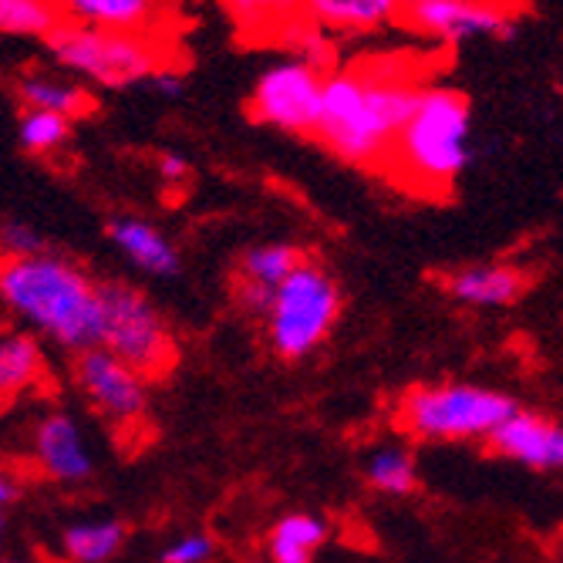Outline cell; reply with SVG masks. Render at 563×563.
Wrapping results in <instances>:
<instances>
[{
    "instance_id": "cell-1",
    "label": "cell",
    "mask_w": 563,
    "mask_h": 563,
    "mask_svg": "<svg viewBox=\"0 0 563 563\" xmlns=\"http://www.w3.org/2000/svg\"><path fill=\"white\" fill-rule=\"evenodd\" d=\"M419 91L422 85H412L398 71H331L324 75L314 139L351 166L382 169Z\"/></svg>"
},
{
    "instance_id": "cell-2",
    "label": "cell",
    "mask_w": 563,
    "mask_h": 563,
    "mask_svg": "<svg viewBox=\"0 0 563 563\" xmlns=\"http://www.w3.org/2000/svg\"><path fill=\"white\" fill-rule=\"evenodd\" d=\"M0 300L37 334L68 354L101 347V297L98 280L62 253L0 264Z\"/></svg>"
},
{
    "instance_id": "cell-3",
    "label": "cell",
    "mask_w": 563,
    "mask_h": 563,
    "mask_svg": "<svg viewBox=\"0 0 563 563\" xmlns=\"http://www.w3.org/2000/svg\"><path fill=\"white\" fill-rule=\"evenodd\" d=\"M473 163V106L463 91L422 85L416 109L401 125L385 169L405 186L445 192Z\"/></svg>"
},
{
    "instance_id": "cell-4",
    "label": "cell",
    "mask_w": 563,
    "mask_h": 563,
    "mask_svg": "<svg viewBox=\"0 0 563 563\" xmlns=\"http://www.w3.org/2000/svg\"><path fill=\"white\" fill-rule=\"evenodd\" d=\"M520 412V401L489 385L435 382L398 398V429L419 442H489L493 432Z\"/></svg>"
},
{
    "instance_id": "cell-5",
    "label": "cell",
    "mask_w": 563,
    "mask_h": 563,
    "mask_svg": "<svg viewBox=\"0 0 563 563\" xmlns=\"http://www.w3.org/2000/svg\"><path fill=\"white\" fill-rule=\"evenodd\" d=\"M341 307L344 297L334 274L318 261H303L274 290L271 311L264 318V338L271 351L284 362H303L331 338Z\"/></svg>"
},
{
    "instance_id": "cell-6",
    "label": "cell",
    "mask_w": 563,
    "mask_h": 563,
    "mask_svg": "<svg viewBox=\"0 0 563 563\" xmlns=\"http://www.w3.org/2000/svg\"><path fill=\"white\" fill-rule=\"evenodd\" d=\"M98 297H101V347L145 382L169 375L179 357V347L169 321L152 303V297L122 280L98 284Z\"/></svg>"
},
{
    "instance_id": "cell-7",
    "label": "cell",
    "mask_w": 563,
    "mask_h": 563,
    "mask_svg": "<svg viewBox=\"0 0 563 563\" xmlns=\"http://www.w3.org/2000/svg\"><path fill=\"white\" fill-rule=\"evenodd\" d=\"M51 58L62 68L81 75L101 88H129L148 81L163 68L159 44L148 34H119V31H98L65 21L55 34L47 37Z\"/></svg>"
},
{
    "instance_id": "cell-8",
    "label": "cell",
    "mask_w": 563,
    "mask_h": 563,
    "mask_svg": "<svg viewBox=\"0 0 563 563\" xmlns=\"http://www.w3.org/2000/svg\"><path fill=\"white\" fill-rule=\"evenodd\" d=\"M324 71L297 58L267 68L250 95V115L290 135H314L321 115Z\"/></svg>"
},
{
    "instance_id": "cell-9",
    "label": "cell",
    "mask_w": 563,
    "mask_h": 563,
    "mask_svg": "<svg viewBox=\"0 0 563 563\" xmlns=\"http://www.w3.org/2000/svg\"><path fill=\"white\" fill-rule=\"evenodd\" d=\"M520 8L514 4H479V0H412L401 4V24L422 37L459 44L479 37H509L520 27Z\"/></svg>"
},
{
    "instance_id": "cell-10",
    "label": "cell",
    "mask_w": 563,
    "mask_h": 563,
    "mask_svg": "<svg viewBox=\"0 0 563 563\" xmlns=\"http://www.w3.org/2000/svg\"><path fill=\"white\" fill-rule=\"evenodd\" d=\"M75 385L95 412L115 429H135L148 412V382L125 368L106 347H91L75 357Z\"/></svg>"
},
{
    "instance_id": "cell-11",
    "label": "cell",
    "mask_w": 563,
    "mask_h": 563,
    "mask_svg": "<svg viewBox=\"0 0 563 563\" xmlns=\"http://www.w3.org/2000/svg\"><path fill=\"white\" fill-rule=\"evenodd\" d=\"M493 455L533 473H563V422L520 408L486 442Z\"/></svg>"
},
{
    "instance_id": "cell-12",
    "label": "cell",
    "mask_w": 563,
    "mask_h": 563,
    "mask_svg": "<svg viewBox=\"0 0 563 563\" xmlns=\"http://www.w3.org/2000/svg\"><path fill=\"white\" fill-rule=\"evenodd\" d=\"M34 466L51 483L78 486L95 473V455L81 435V426L68 412H47L34 426Z\"/></svg>"
},
{
    "instance_id": "cell-13",
    "label": "cell",
    "mask_w": 563,
    "mask_h": 563,
    "mask_svg": "<svg viewBox=\"0 0 563 563\" xmlns=\"http://www.w3.org/2000/svg\"><path fill=\"white\" fill-rule=\"evenodd\" d=\"M106 233L119 246L122 257L148 277L169 280L183 271V257L176 243L156 223L132 217V213H119L106 223Z\"/></svg>"
},
{
    "instance_id": "cell-14",
    "label": "cell",
    "mask_w": 563,
    "mask_h": 563,
    "mask_svg": "<svg viewBox=\"0 0 563 563\" xmlns=\"http://www.w3.org/2000/svg\"><path fill=\"white\" fill-rule=\"evenodd\" d=\"M442 290L466 307L493 311V307H509L527 294V274L509 264H470L445 274Z\"/></svg>"
},
{
    "instance_id": "cell-15",
    "label": "cell",
    "mask_w": 563,
    "mask_h": 563,
    "mask_svg": "<svg viewBox=\"0 0 563 563\" xmlns=\"http://www.w3.org/2000/svg\"><path fill=\"white\" fill-rule=\"evenodd\" d=\"M300 11L318 31L368 34L401 18V0H311Z\"/></svg>"
},
{
    "instance_id": "cell-16",
    "label": "cell",
    "mask_w": 563,
    "mask_h": 563,
    "mask_svg": "<svg viewBox=\"0 0 563 563\" xmlns=\"http://www.w3.org/2000/svg\"><path fill=\"white\" fill-rule=\"evenodd\" d=\"M18 98L24 112H47L58 119H85L98 109L95 95L85 85H75L68 78H51V75H21L18 78Z\"/></svg>"
},
{
    "instance_id": "cell-17",
    "label": "cell",
    "mask_w": 563,
    "mask_h": 563,
    "mask_svg": "<svg viewBox=\"0 0 563 563\" xmlns=\"http://www.w3.org/2000/svg\"><path fill=\"white\" fill-rule=\"evenodd\" d=\"M163 8L152 0H68L62 4L65 21L98 31H119V34H145Z\"/></svg>"
},
{
    "instance_id": "cell-18",
    "label": "cell",
    "mask_w": 563,
    "mask_h": 563,
    "mask_svg": "<svg viewBox=\"0 0 563 563\" xmlns=\"http://www.w3.org/2000/svg\"><path fill=\"white\" fill-rule=\"evenodd\" d=\"M331 540V527L318 514H287L267 537L271 563H314L318 550Z\"/></svg>"
},
{
    "instance_id": "cell-19",
    "label": "cell",
    "mask_w": 563,
    "mask_h": 563,
    "mask_svg": "<svg viewBox=\"0 0 563 563\" xmlns=\"http://www.w3.org/2000/svg\"><path fill=\"white\" fill-rule=\"evenodd\" d=\"M129 527L115 517L78 520L62 530V553L71 563H109L122 553Z\"/></svg>"
},
{
    "instance_id": "cell-20",
    "label": "cell",
    "mask_w": 563,
    "mask_h": 563,
    "mask_svg": "<svg viewBox=\"0 0 563 563\" xmlns=\"http://www.w3.org/2000/svg\"><path fill=\"white\" fill-rule=\"evenodd\" d=\"M44 375V351L34 334L0 331V401L34 388Z\"/></svg>"
},
{
    "instance_id": "cell-21",
    "label": "cell",
    "mask_w": 563,
    "mask_h": 563,
    "mask_svg": "<svg viewBox=\"0 0 563 563\" xmlns=\"http://www.w3.org/2000/svg\"><path fill=\"white\" fill-rule=\"evenodd\" d=\"M365 483L382 496H412L419 489V459L408 445H378L365 459Z\"/></svg>"
},
{
    "instance_id": "cell-22",
    "label": "cell",
    "mask_w": 563,
    "mask_h": 563,
    "mask_svg": "<svg viewBox=\"0 0 563 563\" xmlns=\"http://www.w3.org/2000/svg\"><path fill=\"white\" fill-rule=\"evenodd\" d=\"M303 261H307V253L294 243H257L240 253L236 280L264 287V290H277Z\"/></svg>"
},
{
    "instance_id": "cell-23",
    "label": "cell",
    "mask_w": 563,
    "mask_h": 563,
    "mask_svg": "<svg viewBox=\"0 0 563 563\" xmlns=\"http://www.w3.org/2000/svg\"><path fill=\"white\" fill-rule=\"evenodd\" d=\"M62 24V4H47V0H0V34L47 41Z\"/></svg>"
},
{
    "instance_id": "cell-24",
    "label": "cell",
    "mask_w": 563,
    "mask_h": 563,
    "mask_svg": "<svg viewBox=\"0 0 563 563\" xmlns=\"http://www.w3.org/2000/svg\"><path fill=\"white\" fill-rule=\"evenodd\" d=\"M71 139V122L47 115V112H21L18 119V142L31 156H47Z\"/></svg>"
},
{
    "instance_id": "cell-25",
    "label": "cell",
    "mask_w": 563,
    "mask_h": 563,
    "mask_svg": "<svg viewBox=\"0 0 563 563\" xmlns=\"http://www.w3.org/2000/svg\"><path fill=\"white\" fill-rule=\"evenodd\" d=\"M44 250H47V243L31 223H24V220L0 223V253H4L8 261L34 257V253H44Z\"/></svg>"
},
{
    "instance_id": "cell-26",
    "label": "cell",
    "mask_w": 563,
    "mask_h": 563,
    "mask_svg": "<svg viewBox=\"0 0 563 563\" xmlns=\"http://www.w3.org/2000/svg\"><path fill=\"white\" fill-rule=\"evenodd\" d=\"M217 553V543L210 533L202 530H192L179 540H173L163 553H159V563H210Z\"/></svg>"
},
{
    "instance_id": "cell-27",
    "label": "cell",
    "mask_w": 563,
    "mask_h": 563,
    "mask_svg": "<svg viewBox=\"0 0 563 563\" xmlns=\"http://www.w3.org/2000/svg\"><path fill=\"white\" fill-rule=\"evenodd\" d=\"M145 85L156 91V95H163V98H183L186 95V75L176 65H163Z\"/></svg>"
},
{
    "instance_id": "cell-28",
    "label": "cell",
    "mask_w": 563,
    "mask_h": 563,
    "mask_svg": "<svg viewBox=\"0 0 563 563\" xmlns=\"http://www.w3.org/2000/svg\"><path fill=\"white\" fill-rule=\"evenodd\" d=\"M156 166H159L163 183H169V186L186 183V179H189V173H192L189 159H186V156H179V152H163V156L156 159Z\"/></svg>"
},
{
    "instance_id": "cell-29",
    "label": "cell",
    "mask_w": 563,
    "mask_h": 563,
    "mask_svg": "<svg viewBox=\"0 0 563 563\" xmlns=\"http://www.w3.org/2000/svg\"><path fill=\"white\" fill-rule=\"evenodd\" d=\"M18 496H21L18 476L8 473V470H0V514H4V509H8L11 503H18Z\"/></svg>"
},
{
    "instance_id": "cell-30",
    "label": "cell",
    "mask_w": 563,
    "mask_h": 563,
    "mask_svg": "<svg viewBox=\"0 0 563 563\" xmlns=\"http://www.w3.org/2000/svg\"><path fill=\"white\" fill-rule=\"evenodd\" d=\"M4 530H8V520H4V514H0V540H4Z\"/></svg>"
},
{
    "instance_id": "cell-31",
    "label": "cell",
    "mask_w": 563,
    "mask_h": 563,
    "mask_svg": "<svg viewBox=\"0 0 563 563\" xmlns=\"http://www.w3.org/2000/svg\"><path fill=\"white\" fill-rule=\"evenodd\" d=\"M0 563H31V560H18V556H4Z\"/></svg>"
},
{
    "instance_id": "cell-32",
    "label": "cell",
    "mask_w": 563,
    "mask_h": 563,
    "mask_svg": "<svg viewBox=\"0 0 563 563\" xmlns=\"http://www.w3.org/2000/svg\"><path fill=\"white\" fill-rule=\"evenodd\" d=\"M250 563H271V560H250Z\"/></svg>"
}]
</instances>
